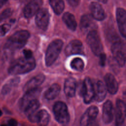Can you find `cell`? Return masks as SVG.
Returning a JSON list of instances; mask_svg holds the SVG:
<instances>
[{"label":"cell","mask_w":126,"mask_h":126,"mask_svg":"<svg viewBox=\"0 0 126 126\" xmlns=\"http://www.w3.org/2000/svg\"><path fill=\"white\" fill-rule=\"evenodd\" d=\"M36 65L33 57L26 58L22 57L14 61L10 64L8 71L12 75L22 74L32 70Z\"/></svg>","instance_id":"1"},{"label":"cell","mask_w":126,"mask_h":126,"mask_svg":"<svg viewBox=\"0 0 126 126\" xmlns=\"http://www.w3.org/2000/svg\"><path fill=\"white\" fill-rule=\"evenodd\" d=\"M30 37V33L28 31H18L8 39L4 47L10 50L21 49L26 45Z\"/></svg>","instance_id":"2"},{"label":"cell","mask_w":126,"mask_h":126,"mask_svg":"<svg viewBox=\"0 0 126 126\" xmlns=\"http://www.w3.org/2000/svg\"><path fill=\"white\" fill-rule=\"evenodd\" d=\"M63 42L61 39L52 41L47 49L45 54V64L47 66L52 65L57 59L63 47Z\"/></svg>","instance_id":"3"},{"label":"cell","mask_w":126,"mask_h":126,"mask_svg":"<svg viewBox=\"0 0 126 126\" xmlns=\"http://www.w3.org/2000/svg\"><path fill=\"white\" fill-rule=\"evenodd\" d=\"M53 112L56 121L63 125H66L69 122L70 116L67 107L65 103L57 101L53 107Z\"/></svg>","instance_id":"4"},{"label":"cell","mask_w":126,"mask_h":126,"mask_svg":"<svg viewBox=\"0 0 126 126\" xmlns=\"http://www.w3.org/2000/svg\"><path fill=\"white\" fill-rule=\"evenodd\" d=\"M111 51L114 60L121 67L126 63V52L125 44L120 40H115L111 47Z\"/></svg>","instance_id":"5"},{"label":"cell","mask_w":126,"mask_h":126,"mask_svg":"<svg viewBox=\"0 0 126 126\" xmlns=\"http://www.w3.org/2000/svg\"><path fill=\"white\" fill-rule=\"evenodd\" d=\"M87 41L92 51L95 56H98L102 53L103 46L99 35L96 30L88 33Z\"/></svg>","instance_id":"6"},{"label":"cell","mask_w":126,"mask_h":126,"mask_svg":"<svg viewBox=\"0 0 126 126\" xmlns=\"http://www.w3.org/2000/svg\"><path fill=\"white\" fill-rule=\"evenodd\" d=\"M81 94L83 97L84 101L85 103H90L94 97V88L91 79L86 77L82 84L80 90Z\"/></svg>","instance_id":"7"},{"label":"cell","mask_w":126,"mask_h":126,"mask_svg":"<svg viewBox=\"0 0 126 126\" xmlns=\"http://www.w3.org/2000/svg\"><path fill=\"white\" fill-rule=\"evenodd\" d=\"M41 89L39 87L30 90L26 92L25 94L21 97L19 101V107L20 109L24 111L28 105L40 95Z\"/></svg>","instance_id":"8"},{"label":"cell","mask_w":126,"mask_h":126,"mask_svg":"<svg viewBox=\"0 0 126 126\" xmlns=\"http://www.w3.org/2000/svg\"><path fill=\"white\" fill-rule=\"evenodd\" d=\"M29 121L32 123H36L41 126H46L50 120V115L45 110H37L34 113L27 116Z\"/></svg>","instance_id":"9"},{"label":"cell","mask_w":126,"mask_h":126,"mask_svg":"<svg viewBox=\"0 0 126 126\" xmlns=\"http://www.w3.org/2000/svg\"><path fill=\"white\" fill-rule=\"evenodd\" d=\"M50 20V14L47 9H40L36 13L35 21L38 28L43 31L47 30Z\"/></svg>","instance_id":"10"},{"label":"cell","mask_w":126,"mask_h":126,"mask_svg":"<svg viewBox=\"0 0 126 126\" xmlns=\"http://www.w3.org/2000/svg\"><path fill=\"white\" fill-rule=\"evenodd\" d=\"M98 113V109L95 106L88 108L82 115L80 120V125L85 126L92 125L96 119Z\"/></svg>","instance_id":"11"},{"label":"cell","mask_w":126,"mask_h":126,"mask_svg":"<svg viewBox=\"0 0 126 126\" xmlns=\"http://www.w3.org/2000/svg\"><path fill=\"white\" fill-rule=\"evenodd\" d=\"M42 3V0H32L24 8V16L26 18H30L33 17L40 9Z\"/></svg>","instance_id":"12"},{"label":"cell","mask_w":126,"mask_h":126,"mask_svg":"<svg viewBox=\"0 0 126 126\" xmlns=\"http://www.w3.org/2000/svg\"><path fill=\"white\" fill-rule=\"evenodd\" d=\"M64 52L67 56L75 54H83L84 47L83 44L79 40H73L66 46Z\"/></svg>","instance_id":"13"},{"label":"cell","mask_w":126,"mask_h":126,"mask_svg":"<svg viewBox=\"0 0 126 126\" xmlns=\"http://www.w3.org/2000/svg\"><path fill=\"white\" fill-rule=\"evenodd\" d=\"M91 15L85 14L81 18L80 22V28L84 32H87L96 30V24Z\"/></svg>","instance_id":"14"},{"label":"cell","mask_w":126,"mask_h":126,"mask_svg":"<svg viewBox=\"0 0 126 126\" xmlns=\"http://www.w3.org/2000/svg\"><path fill=\"white\" fill-rule=\"evenodd\" d=\"M116 20L119 30L121 35L126 37V12L123 8H118L116 12Z\"/></svg>","instance_id":"15"},{"label":"cell","mask_w":126,"mask_h":126,"mask_svg":"<svg viewBox=\"0 0 126 126\" xmlns=\"http://www.w3.org/2000/svg\"><path fill=\"white\" fill-rule=\"evenodd\" d=\"M91 15L95 20L97 21H102L106 17L105 11L98 2H92L89 6Z\"/></svg>","instance_id":"16"},{"label":"cell","mask_w":126,"mask_h":126,"mask_svg":"<svg viewBox=\"0 0 126 126\" xmlns=\"http://www.w3.org/2000/svg\"><path fill=\"white\" fill-rule=\"evenodd\" d=\"M114 117V109L112 102L107 100L104 102L102 107V118L103 122L106 124L110 123Z\"/></svg>","instance_id":"17"},{"label":"cell","mask_w":126,"mask_h":126,"mask_svg":"<svg viewBox=\"0 0 126 126\" xmlns=\"http://www.w3.org/2000/svg\"><path fill=\"white\" fill-rule=\"evenodd\" d=\"M126 117V105L124 101L118 99L116 102V124L121 126L125 122Z\"/></svg>","instance_id":"18"},{"label":"cell","mask_w":126,"mask_h":126,"mask_svg":"<svg viewBox=\"0 0 126 126\" xmlns=\"http://www.w3.org/2000/svg\"><path fill=\"white\" fill-rule=\"evenodd\" d=\"M106 90L112 94H115L118 90V83L115 77L111 73H107L104 76Z\"/></svg>","instance_id":"19"},{"label":"cell","mask_w":126,"mask_h":126,"mask_svg":"<svg viewBox=\"0 0 126 126\" xmlns=\"http://www.w3.org/2000/svg\"><path fill=\"white\" fill-rule=\"evenodd\" d=\"M45 77L43 74H39L33 77L25 85L24 90L26 92L30 90L39 87L45 80Z\"/></svg>","instance_id":"20"},{"label":"cell","mask_w":126,"mask_h":126,"mask_svg":"<svg viewBox=\"0 0 126 126\" xmlns=\"http://www.w3.org/2000/svg\"><path fill=\"white\" fill-rule=\"evenodd\" d=\"M77 83L73 77H69L66 79L64 84V92L65 95L69 97H73L75 94Z\"/></svg>","instance_id":"21"},{"label":"cell","mask_w":126,"mask_h":126,"mask_svg":"<svg viewBox=\"0 0 126 126\" xmlns=\"http://www.w3.org/2000/svg\"><path fill=\"white\" fill-rule=\"evenodd\" d=\"M106 95V88L104 83L101 81H98L96 84L95 89H94L95 100L98 102L103 101Z\"/></svg>","instance_id":"22"},{"label":"cell","mask_w":126,"mask_h":126,"mask_svg":"<svg viewBox=\"0 0 126 126\" xmlns=\"http://www.w3.org/2000/svg\"><path fill=\"white\" fill-rule=\"evenodd\" d=\"M62 19L63 22L69 30L72 31L76 30L77 24L75 18L72 14L69 12H65L63 14Z\"/></svg>","instance_id":"23"},{"label":"cell","mask_w":126,"mask_h":126,"mask_svg":"<svg viewBox=\"0 0 126 126\" xmlns=\"http://www.w3.org/2000/svg\"><path fill=\"white\" fill-rule=\"evenodd\" d=\"M61 90L60 86L57 83L52 84L45 92L44 97L48 100L54 99L58 96Z\"/></svg>","instance_id":"24"},{"label":"cell","mask_w":126,"mask_h":126,"mask_svg":"<svg viewBox=\"0 0 126 126\" xmlns=\"http://www.w3.org/2000/svg\"><path fill=\"white\" fill-rule=\"evenodd\" d=\"M49 3L54 13L60 15L64 9L63 0H49Z\"/></svg>","instance_id":"25"},{"label":"cell","mask_w":126,"mask_h":126,"mask_svg":"<svg viewBox=\"0 0 126 126\" xmlns=\"http://www.w3.org/2000/svg\"><path fill=\"white\" fill-rule=\"evenodd\" d=\"M20 82L19 77H15L9 80L8 82L5 83L2 87L1 89V94L3 95L8 94L11 90L13 87L17 86Z\"/></svg>","instance_id":"26"},{"label":"cell","mask_w":126,"mask_h":126,"mask_svg":"<svg viewBox=\"0 0 126 126\" xmlns=\"http://www.w3.org/2000/svg\"><path fill=\"white\" fill-rule=\"evenodd\" d=\"M39 105L40 104L38 100L37 99H35L28 105V106L25 109L24 112L26 115L28 116L38 110Z\"/></svg>","instance_id":"27"},{"label":"cell","mask_w":126,"mask_h":126,"mask_svg":"<svg viewBox=\"0 0 126 126\" xmlns=\"http://www.w3.org/2000/svg\"><path fill=\"white\" fill-rule=\"evenodd\" d=\"M70 67L73 70L81 71L84 67V63L80 58H75L70 62Z\"/></svg>","instance_id":"28"},{"label":"cell","mask_w":126,"mask_h":126,"mask_svg":"<svg viewBox=\"0 0 126 126\" xmlns=\"http://www.w3.org/2000/svg\"><path fill=\"white\" fill-rule=\"evenodd\" d=\"M13 13V10L10 8H6L4 9L0 14V22L4 21V20L7 19L10 17Z\"/></svg>","instance_id":"29"},{"label":"cell","mask_w":126,"mask_h":126,"mask_svg":"<svg viewBox=\"0 0 126 126\" xmlns=\"http://www.w3.org/2000/svg\"><path fill=\"white\" fill-rule=\"evenodd\" d=\"M11 28V25L8 24H4L0 26V37L3 36Z\"/></svg>","instance_id":"30"},{"label":"cell","mask_w":126,"mask_h":126,"mask_svg":"<svg viewBox=\"0 0 126 126\" xmlns=\"http://www.w3.org/2000/svg\"><path fill=\"white\" fill-rule=\"evenodd\" d=\"M98 56L99 57V63L101 66H103L105 64V62H106V55L102 52Z\"/></svg>","instance_id":"31"},{"label":"cell","mask_w":126,"mask_h":126,"mask_svg":"<svg viewBox=\"0 0 126 126\" xmlns=\"http://www.w3.org/2000/svg\"><path fill=\"white\" fill-rule=\"evenodd\" d=\"M68 3L72 7H77L80 2V0H66Z\"/></svg>","instance_id":"32"},{"label":"cell","mask_w":126,"mask_h":126,"mask_svg":"<svg viewBox=\"0 0 126 126\" xmlns=\"http://www.w3.org/2000/svg\"><path fill=\"white\" fill-rule=\"evenodd\" d=\"M23 54L24 57L26 58H31L33 57L32 53L31 50L29 49H25L23 50Z\"/></svg>","instance_id":"33"},{"label":"cell","mask_w":126,"mask_h":126,"mask_svg":"<svg viewBox=\"0 0 126 126\" xmlns=\"http://www.w3.org/2000/svg\"><path fill=\"white\" fill-rule=\"evenodd\" d=\"M8 124L9 126H15L17 125V121L14 119H11L8 121Z\"/></svg>","instance_id":"34"},{"label":"cell","mask_w":126,"mask_h":126,"mask_svg":"<svg viewBox=\"0 0 126 126\" xmlns=\"http://www.w3.org/2000/svg\"><path fill=\"white\" fill-rule=\"evenodd\" d=\"M8 0H0V9L4 5Z\"/></svg>","instance_id":"35"},{"label":"cell","mask_w":126,"mask_h":126,"mask_svg":"<svg viewBox=\"0 0 126 126\" xmlns=\"http://www.w3.org/2000/svg\"><path fill=\"white\" fill-rule=\"evenodd\" d=\"M97 0L99 1V2H102L103 3H106L107 2V0Z\"/></svg>","instance_id":"36"},{"label":"cell","mask_w":126,"mask_h":126,"mask_svg":"<svg viewBox=\"0 0 126 126\" xmlns=\"http://www.w3.org/2000/svg\"><path fill=\"white\" fill-rule=\"evenodd\" d=\"M2 112L1 110L0 109V117H1L2 116Z\"/></svg>","instance_id":"37"}]
</instances>
